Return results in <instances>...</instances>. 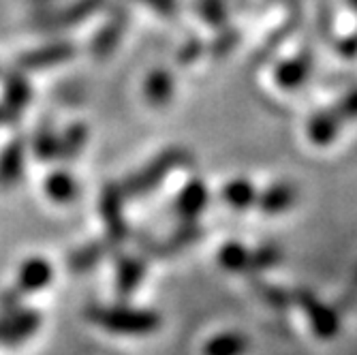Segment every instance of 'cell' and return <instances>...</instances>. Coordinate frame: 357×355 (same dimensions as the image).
Instances as JSON below:
<instances>
[{
    "mask_svg": "<svg viewBox=\"0 0 357 355\" xmlns=\"http://www.w3.org/2000/svg\"><path fill=\"white\" fill-rule=\"evenodd\" d=\"M261 298H264L272 308H278V310L289 308L291 302H294V294H287L284 289L272 287V285H264V287H261Z\"/></svg>",
    "mask_w": 357,
    "mask_h": 355,
    "instance_id": "obj_30",
    "label": "cell"
},
{
    "mask_svg": "<svg viewBox=\"0 0 357 355\" xmlns=\"http://www.w3.org/2000/svg\"><path fill=\"white\" fill-rule=\"evenodd\" d=\"M109 246H114L109 240H101V242H90V244H86V246H82V248H77V250H73L71 255H69V270H73V272H77V274H82V272H88V270H92L96 264H99L103 257L109 252Z\"/></svg>",
    "mask_w": 357,
    "mask_h": 355,
    "instance_id": "obj_22",
    "label": "cell"
},
{
    "mask_svg": "<svg viewBox=\"0 0 357 355\" xmlns=\"http://www.w3.org/2000/svg\"><path fill=\"white\" fill-rule=\"evenodd\" d=\"M88 319L118 336H150L163 324L158 312L133 306H94L88 310Z\"/></svg>",
    "mask_w": 357,
    "mask_h": 355,
    "instance_id": "obj_2",
    "label": "cell"
},
{
    "mask_svg": "<svg viewBox=\"0 0 357 355\" xmlns=\"http://www.w3.org/2000/svg\"><path fill=\"white\" fill-rule=\"evenodd\" d=\"M347 3H349V7L357 13V0H347Z\"/></svg>",
    "mask_w": 357,
    "mask_h": 355,
    "instance_id": "obj_36",
    "label": "cell"
},
{
    "mask_svg": "<svg viewBox=\"0 0 357 355\" xmlns=\"http://www.w3.org/2000/svg\"><path fill=\"white\" fill-rule=\"evenodd\" d=\"M197 7L202 17L212 26H225L227 24V5L225 0H197Z\"/></svg>",
    "mask_w": 357,
    "mask_h": 355,
    "instance_id": "obj_28",
    "label": "cell"
},
{
    "mask_svg": "<svg viewBox=\"0 0 357 355\" xmlns=\"http://www.w3.org/2000/svg\"><path fill=\"white\" fill-rule=\"evenodd\" d=\"M202 227H199V222L195 220V222H182L180 227L165 240V242H160V244H150V250L154 255H176L188 246H192L195 242H197L202 238Z\"/></svg>",
    "mask_w": 357,
    "mask_h": 355,
    "instance_id": "obj_19",
    "label": "cell"
},
{
    "mask_svg": "<svg viewBox=\"0 0 357 355\" xmlns=\"http://www.w3.org/2000/svg\"><path fill=\"white\" fill-rule=\"evenodd\" d=\"M32 148H35V152L41 160L58 158V135H54V131H50V128H41V131L35 135Z\"/></svg>",
    "mask_w": 357,
    "mask_h": 355,
    "instance_id": "obj_27",
    "label": "cell"
},
{
    "mask_svg": "<svg viewBox=\"0 0 357 355\" xmlns=\"http://www.w3.org/2000/svg\"><path fill=\"white\" fill-rule=\"evenodd\" d=\"M45 192L47 197L56 204H71L79 195V186L75 178L69 172H52L45 180Z\"/></svg>",
    "mask_w": 357,
    "mask_h": 355,
    "instance_id": "obj_20",
    "label": "cell"
},
{
    "mask_svg": "<svg viewBox=\"0 0 357 355\" xmlns=\"http://www.w3.org/2000/svg\"><path fill=\"white\" fill-rule=\"evenodd\" d=\"M124 195L120 186L109 184L103 188L101 195V218L107 227V240L112 244H120L128 238V222L124 218Z\"/></svg>",
    "mask_w": 357,
    "mask_h": 355,
    "instance_id": "obj_5",
    "label": "cell"
},
{
    "mask_svg": "<svg viewBox=\"0 0 357 355\" xmlns=\"http://www.w3.org/2000/svg\"><path fill=\"white\" fill-rule=\"evenodd\" d=\"M32 96L30 84L24 75V71H11L5 75V105L13 112H22Z\"/></svg>",
    "mask_w": 357,
    "mask_h": 355,
    "instance_id": "obj_23",
    "label": "cell"
},
{
    "mask_svg": "<svg viewBox=\"0 0 357 355\" xmlns=\"http://www.w3.org/2000/svg\"><path fill=\"white\" fill-rule=\"evenodd\" d=\"M210 204V188L202 178H192L182 186L174 202V210L182 222H195Z\"/></svg>",
    "mask_w": 357,
    "mask_h": 355,
    "instance_id": "obj_9",
    "label": "cell"
},
{
    "mask_svg": "<svg viewBox=\"0 0 357 355\" xmlns=\"http://www.w3.org/2000/svg\"><path fill=\"white\" fill-rule=\"evenodd\" d=\"M32 5H47V3H52V0H30Z\"/></svg>",
    "mask_w": 357,
    "mask_h": 355,
    "instance_id": "obj_35",
    "label": "cell"
},
{
    "mask_svg": "<svg viewBox=\"0 0 357 355\" xmlns=\"http://www.w3.org/2000/svg\"><path fill=\"white\" fill-rule=\"evenodd\" d=\"M54 278V268L50 266L47 259L43 257H30L26 259L17 272V285H15V292L20 296L24 294H35L45 289Z\"/></svg>",
    "mask_w": 357,
    "mask_h": 355,
    "instance_id": "obj_11",
    "label": "cell"
},
{
    "mask_svg": "<svg viewBox=\"0 0 357 355\" xmlns=\"http://www.w3.org/2000/svg\"><path fill=\"white\" fill-rule=\"evenodd\" d=\"M294 302L302 308L308 326L312 330V334L321 340H334L340 334V317L338 312L323 304L312 292L308 289H298L294 294Z\"/></svg>",
    "mask_w": 357,
    "mask_h": 355,
    "instance_id": "obj_3",
    "label": "cell"
},
{
    "mask_svg": "<svg viewBox=\"0 0 357 355\" xmlns=\"http://www.w3.org/2000/svg\"><path fill=\"white\" fill-rule=\"evenodd\" d=\"M238 43H240V32L236 28H225V30H220V35L212 41V45L208 47V52H210L212 58L220 60L227 54H231Z\"/></svg>",
    "mask_w": 357,
    "mask_h": 355,
    "instance_id": "obj_26",
    "label": "cell"
},
{
    "mask_svg": "<svg viewBox=\"0 0 357 355\" xmlns=\"http://www.w3.org/2000/svg\"><path fill=\"white\" fill-rule=\"evenodd\" d=\"M26 169V142L22 137L11 139L0 152V188L15 186Z\"/></svg>",
    "mask_w": 357,
    "mask_h": 355,
    "instance_id": "obj_13",
    "label": "cell"
},
{
    "mask_svg": "<svg viewBox=\"0 0 357 355\" xmlns=\"http://www.w3.org/2000/svg\"><path fill=\"white\" fill-rule=\"evenodd\" d=\"M77 54V47L67 41H54L45 43L37 50H30L17 58V69L20 71H39V69H50L58 67L62 62L73 60Z\"/></svg>",
    "mask_w": 357,
    "mask_h": 355,
    "instance_id": "obj_6",
    "label": "cell"
},
{
    "mask_svg": "<svg viewBox=\"0 0 357 355\" xmlns=\"http://www.w3.org/2000/svg\"><path fill=\"white\" fill-rule=\"evenodd\" d=\"M332 109L336 112L342 124L357 120V90H351L344 96H340L336 103H332Z\"/></svg>",
    "mask_w": 357,
    "mask_h": 355,
    "instance_id": "obj_29",
    "label": "cell"
},
{
    "mask_svg": "<svg viewBox=\"0 0 357 355\" xmlns=\"http://www.w3.org/2000/svg\"><path fill=\"white\" fill-rule=\"evenodd\" d=\"M20 118L17 112H13L11 107H7L5 103H0V126H9V124H15Z\"/></svg>",
    "mask_w": 357,
    "mask_h": 355,
    "instance_id": "obj_34",
    "label": "cell"
},
{
    "mask_svg": "<svg viewBox=\"0 0 357 355\" xmlns=\"http://www.w3.org/2000/svg\"><path fill=\"white\" fill-rule=\"evenodd\" d=\"M220 199L236 212H246L252 206H257L259 190L257 186L246 180V178H236L231 182H227L220 190Z\"/></svg>",
    "mask_w": 357,
    "mask_h": 355,
    "instance_id": "obj_16",
    "label": "cell"
},
{
    "mask_svg": "<svg viewBox=\"0 0 357 355\" xmlns=\"http://www.w3.org/2000/svg\"><path fill=\"white\" fill-rule=\"evenodd\" d=\"M336 50H338V54H340L342 58L355 60V58H357V32H353V35L340 39V41L336 43Z\"/></svg>",
    "mask_w": 357,
    "mask_h": 355,
    "instance_id": "obj_33",
    "label": "cell"
},
{
    "mask_svg": "<svg viewBox=\"0 0 357 355\" xmlns=\"http://www.w3.org/2000/svg\"><path fill=\"white\" fill-rule=\"evenodd\" d=\"M88 142V126L82 122L71 124L67 131L58 137V158L62 160H73Z\"/></svg>",
    "mask_w": 357,
    "mask_h": 355,
    "instance_id": "obj_24",
    "label": "cell"
},
{
    "mask_svg": "<svg viewBox=\"0 0 357 355\" xmlns=\"http://www.w3.org/2000/svg\"><path fill=\"white\" fill-rule=\"evenodd\" d=\"M144 92H146V101L152 107H163L174 99L176 77L167 69H154V71H150V75L146 80Z\"/></svg>",
    "mask_w": 357,
    "mask_h": 355,
    "instance_id": "obj_17",
    "label": "cell"
},
{
    "mask_svg": "<svg viewBox=\"0 0 357 355\" xmlns=\"http://www.w3.org/2000/svg\"><path fill=\"white\" fill-rule=\"evenodd\" d=\"M250 338L242 332H222L208 338L202 347V355H246Z\"/></svg>",
    "mask_w": 357,
    "mask_h": 355,
    "instance_id": "obj_18",
    "label": "cell"
},
{
    "mask_svg": "<svg viewBox=\"0 0 357 355\" xmlns=\"http://www.w3.org/2000/svg\"><path fill=\"white\" fill-rule=\"evenodd\" d=\"M282 262V250L278 244H266L259 246L257 250H252V266H250V274L257 272H266L276 268Z\"/></svg>",
    "mask_w": 357,
    "mask_h": 355,
    "instance_id": "obj_25",
    "label": "cell"
},
{
    "mask_svg": "<svg viewBox=\"0 0 357 355\" xmlns=\"http://www.w3.org/2000/svg\"><path fill=\"white\" fill-rule=\"evenodd\" d=\"M146 276V262L135 255H122L116 266V292L122 298H128L137 292Z\"/></svg>",
    "mask_w": 357,
    "mask_h": 355,
    "instance_id": "obj_15",
    "label": "cell"
},
{
    "mask_svg": "<svg viewBox=\"0 0 357 355\" xmlns=\"http://www.w3.org/2000/svg\"><path fill=\"white\" fill-rule=\"evenodd\" d=\"M218 264L220 268L236 272V274H250L252 266V250L240 242H225L218 250Z\"/></svg>",
    "mask_w": 357,
    "mask_h": 355,
    "instance_id": "obj_21",
    "label": "cell"
},
{
    "mask_svg": "<svg viewBox=\"0 0 357 355\" xmlns=\"http://www.w3.org/2000/svg\"><path fill=\"white\" fill-rule=\"evenodd\" d=\"M41 326V315L32 308H15L0 317V345H20L28 340Z\"/></svg>",
    "mask_w": 357,
    "mask_h": 355,
    "instance_id": "obj_7",
    "label": "cell"
},
{
    "mask_svg": "<svg viewBox=\"0 0 357 355\" xmlns=\"http://www.w3.org/2000/svg\"><path fill=\"white\" fill-rule=\"evenodd\" d=\"M204 52H206L204 41L197 39V37H192V39H188V41L180 47V52H178V62L184 64V67H188V64L197 62V60L202 58Z\"/></svg>",
    "mask_w": 357,
    "mask_h": 355,
    "instance_id": "obj_31",
    "label": "cell"
},
{
    "mask_svg": "<svg viewBox=\"0 0 357 355\" xmlns=\"http://www.w3.org/2000/svg\"><path fill=\"white\" fill-rule=\"evenodd\" d=\"M342 122L340 118L336 116V112L330 107H323L319 112H314L310 118H308V124H306V135L308 139L319 146V148H326V146H332V142L338 137V133L342 131Z\"/></svg>",
    "mask_w": 357,
    "mask_h": 355,
    "instance_id": "obj_12",
    "label": "cell"
},
{
    "mask_svg": "<svg viewBox=\"0 0 357 355\" xmlns=\"http://www.w3.org/2000/svg\"><path fill=\"white\" fill-rule=\"evenodd\" d=\"M135 3L146 5L150 11L163 15V17H174L180 13V0H135Z\"/></svg>",
    "mask_w": 357,
    "mask_h": 355,
    "instance_id": "obj_32",
    "label": "cell"
},
{
    "mask_svg": "<svg viewBox=\"0 0 357 355\" xmlns=\"http://www.w3.org/2000/svg\"><path fill=\"white\" fill-rule=\"evenodd\" d=\"M192 163V156L188 150L184 148H169L163 150L158 156H154L148 165H144L142 169H137L135 174L128 176L122 184L120 190L126 199H137V197H146L154 188H158L165 182V178L182 167H188Z\"/></svg>",
    "mask_w": 357,
    "mask_h": 355,
    "instance_id": "obj_1",
    "label": "cell"
},
{
    "mask_svg": "<svg viewBox=\"0 0 357 355\" xmlns=\"http://www.w3.org/2000/svg\"><path fill=\"white\" fill-rule=\"evenodd\" d=\"M314 54L310 47H302L294 58H287L276 64L274 69V82L282 90H298L306 84V80L312 73Z\"/></svg>",
    "mask_w": 357,
    "mask_h": 355,
    "instance_id": "obj_8",
    "label": "cell"
},
{
    "mask_svg": "<svg viewBox=\"0 0 357 355\" xmlns=\"http://www.w3.org/2000/svg\"><path fill=\"white\" fill-rule=\"evenodd\" d=\"M126 24H128V13L122 11V9L114 11L109 15V20L101 26V30L94 35V39H92V54L99 60L109 58L114 54V50L118 47V43L122 41V37H124Z\"/></svg>",
    "mask_w": 357,
    "mask_h": 355,
    "instance_id": "obj_10",
    "label": "cell"
},
{
    "mask_svg": "<svg viewBox=\"0 0 357 355\" xmlns=\"http://www.w3.org/2000/svg\"><path fill=\"white\" fill-rule=\"evenodd\" d=\"M107 0H75L69 7H64L60 11H43L37 15V24L41 30H64V28H73L79 26L82 22L90 20L92 15L99 13L105 7Z\"/></svg>",
    "mask_w": 357,
    "mask_h": 355,
    "instance_id": "obj_4",
    "label": "cell"
},
{
    "mask_svg": "<svg viewBox=\"0 0 357 355\" xmlns=\"http://www.w3.org/2000/svg\"><path fill=\"white\" fill-rule=\"evenodd\" d=\"M298 202V188L291 182H276L259 192L257 208L266 216H278L291 210Z\"/></svg>",
    "mask_w": 357,
    "mask_h": 355,
    "instance_id": "obj_14",
    "label": "cell"
}]
</instances>
